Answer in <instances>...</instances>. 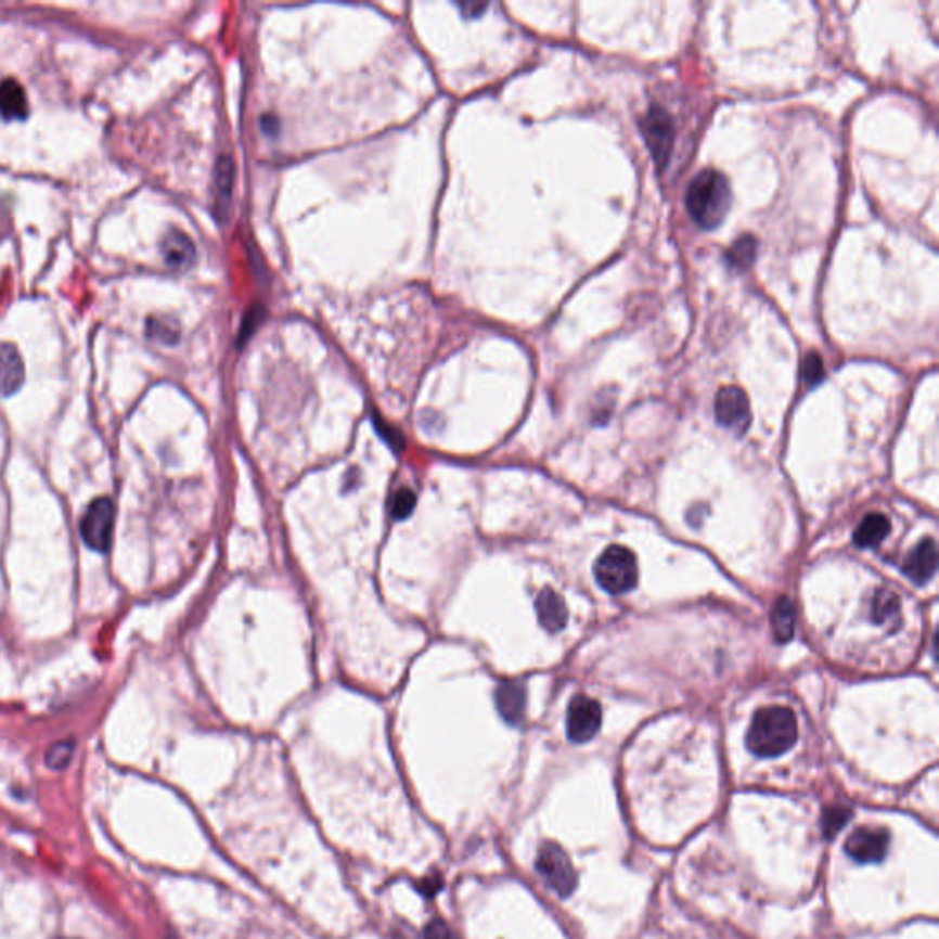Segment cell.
<instances>
[{
    "mask_svg": "<svg viewBox=\"0 0 939 939\" xmlns=\"http://www.w3.org/2000/svg\"><path fill=\"white\" fill-rule=\"evenodd\" d=\"M686 209L703 230L720 227L731 211L732 191L725 175L716 169L697 172L686 190Z\"/></svg>",
    "mask_w": 939,
    "mask_h": 939,
    "instance_id": "1",
    "label": "cell"
},
{
    "mask_svg": "<svg viewBox=\"0 0 939 939\" xmlns=\"http://www.w3.org/2000/svg\"><path fill=\"white\" fill-rule=\"evenodd\" d=\"M797 716L787 707L760 708L747 732V747L760 758L784 755L797 744Z\"/></svg>",
    "mask_w": 939,
    "mask_h": 939,
    "instance_id": "2",
    "label": "cell"
},
{
    "mask_svg": "<svg viewBox=\"0 0 939 939\" xmlns=\"http://www.w3.org/2000/svg\"><path fill=\"white\" fill-rule=\"evenodd\" d=\"M599 586L612 595H625L639 580L635 554L622 545H612L595 562Z\"/></svg>",
    "mask_w": 939,
    "mask_h": 939,
    "instance_id": "3",
    "label": "cell"
},
{
    "mask_svg": "<svg viewBox=\"0 0 939 939\" xmlns=\"http://www.w3.org/2000/svg\"><path fill=\"white\" fill-rule=\"evenodd\" d=\"M114 519H116V506L107 496L95 498L81 516V538L85 545L95 553H107L113 543Z\"/></svg>",
    "mask_w": 939,
    "mask_h": 939,
    "instance_id": "4",
    "label": "cell"
},
{
    "mask_svg": "<svg viewBox=\"0 0 939 939\" xmlns=\"http://www.w3.org/2000/svg\"><path fill=\"white\" fill-rule=\"evenodd\" d=\"M536 870L541 879L553 888L559 898H569L577 888V872L573 869L569 857L558 845L548 842L540 848L536 859Z\"/></svg>",
    "mask_w": 939,
    "mask_h": 939,
    "instance_id": "5",
    "label": "cell"
},
{
    "mask_svg": "<svg viewBox=\"0 0 939 939\" xmlns=\"http://www.w3.org/2000/svg\"><path fill=\"white\" fill-rule=\"evenodd\" d=\"M642 134L659 169H665L673 147V119L663 107H652L641 119Z\"/></svg>",
    "mask_w": 939,
    "mask_h": 939,
    "instance_id": "6",
    "label": "cell"
},
{
    "mask_svg": "<svg viewBox=\"0 0 939 939\" xmlns=\"http://www.w3.org/2000/svg\"><path fill=\"white\" fill-rule=\"evenodd\" d=\"M602 708L588 696L573 697L567 708V736L573 744H586L601 731Z\"/></svg>",
    "mask_w": 939,
    "mask_h": 939,
    "instance_id": "7",
    "label": "cell"
},
{
    "mask_svg": "<svg viewBox=\"0 0 939 939\" xmlns=\"http://www.w3.org/2000/svg\"><path fill=\"white\" fill-rule=\"evenodd\" d=\"M713 413L723 428L732 429L737 435L745 434V429L749 428V399L739 387L725 386L720 389L713 402Z\"/></svg>",
    "mask_w": 939,
    "mask_h": 939,
    "instance_id": "8",
    "label": "cell"
},
{
    "mask_svg": "<svg viewBox=\"0 0 939 939\" xmlns=\"http://www.w3.org/2000/svg\"><path fill=\"white\" fill-rule=\"evenodd\" d=\"M890 848V833L885 827L862 826L851 833L845 850L859 864H877L885 861Z\"/></svg>",
    "mask_w": 939,
    "mask_h": 939,
    "instance_id": "9",
    "label": "cell"
},
{
    "mask_svg": "<svg viewBox=\"0 0 939 939\" xmlns=\"http://www.w3.org/2000/svg\"><path fill=\"white\" fill-rule=\"evenodd\" d=\"M233 182H235V166L230 156H220L215 164L214 180V214L219 224H224L230 219V206H232Z\"/></svg>",
    "mask_w": 939,
    "mask_h": 939,
    "instance_id": "10",
    "label": "cell"
},
{
    "mask_svg": "<svg viewBox=\"0 0 939 939\" xmlns=\"http://www.w3.org/2000/svg\"><path fill=\"white\" fill-rule=\"evenodd\" d=\"M936 565H938L936 541L932 538H925L910 551L903 562V573L912 582L923 586L936 575Z\"/></svg>",
    "mask_w": 939,
    "mask_h": 939,
    "instance_id": "11",
    "label": "cell"
},
{
    "mask_svg": "<svg viewBox=\"0 0 939 939\" xmlns=\"http://www.w3.org/2000/svg\"><path fill=\"white\" fill-rule=\"evenodd\" d=\"M496 705L506 723L519 725L524 720L525 705H527L525 684L522 681H503L496 690Z\"/></svg>",
    "mask_w": 939,
    "mask_h": 939,
    "instance_id": "12",
    "label": "cell"
},
{
    "mask_svg": "<svg viewBox=\"0 0 939 939\" xmlns=\"http://www.w3.org/2000/svg\"><path fill=\"white\" fill-rule=\"evenodd\" d=\"M536 613L540 625L551 633L564 630L569 619L564 599L551 588L543 589L536 599Z\"/></svg>",
    "mask_w": 939,
    "mask_h": 939,
    "instance_id": "13",
    "label": "cell"
},
{
    "mask_svg": "<svg viewBox=\"0 0 939 939\" xmlns=\"http://www.w3.org/2000/svg\"><path fill=\"white\" fill-rule=\"evenodd\" d=\"M24 382V362L12 344H0V397L18 391Z\"/></svg>",
    "mask_w": 939,
    "mask_h": 939,
    "instance_id": "14",
    "label": "cell"
},
{
    "mask_svg": "<svg viewBox=\"0 0 939 939\" xmlns=\"http://www.w3.org/2000/svg\"><path fill=\"white\" fill-rule=\"evenodd\" d=\"M160 248L167 267L188 268L195 261V244L180 230H169L162 239Z\"/></svg>",
    "mask_w": 939,
    "mask_h": 939,
    "instance_id": "15",
    "label": "cell"
},
{
    "mask_svg": "<svg viewBox=\"0 0 939 939\" xmlns=\"http://www.w3.org/2000/svg\"><path fill=\"white\" fill-rule=\"evenodd\" d=\"M30 107L23 85L17 79L7 78L0 81V116L8 121H23L28 118Z\"/></svg>",
    "mask_w": 939,
    "mask_h": 939,
    "instance_id": "16",
    "label": "cell"
},
{
    "mask_svg": "<svg viewBox=\"0 0 939 939\" xmlns=\"http://www.w3.org/2000/svg\"><path fill=\"white\" fill-rule=\"evenodd\" d=\"M890 529H892V525L885 514L872 512L857 527L853 541H856L857 548L874 549L885 541L886 536L890 535Z\"/></svg>",
    "mask_w": 939,
    "mask_h": 939,
    "instance_id": "17",
    "label": "cell"
},
{
    "mask_svg": "<svg viewBox=\"0 0 939 939\" xmlns=\"http://www.w3.org/2000/svg\"><path fill=\"white\" fill-rule=\"evenodd\" d=\"M773 631L776 641L789 642L795 635V607L789 599L782 596L773 607Z\"/></svg>",
    "mask_w": 939,
    "mask_h": 939,
    "instance_id": "18",
    "label": "cell"
},
{
    "mask_svg": "<svg viewBox=\"0 0 939 939\" xmlns=\"http://www.w3.org/2000/svg\"><path fill=\"white\" fill-rule=\"evenodd\" d=\"M758 250V241L753 235H744L732 244L731 250L726 252V262L734 270H747L753 265Z\"/></svg>",
    "mask_w": 939,
    "mask_h": 939,
    "instance_id": "19",
    "label": "cell"
},
{
    "mask_svg": "<svg viewBox=\"0 0 939 939\" xmlns=\"http://www.w3.org/2000/svg\"><path fill=\"white\" fill-rule=\"evenodd\" d=\"M874 617L877 622L885 625L888 620H893L899 615V599L892 591H877L874 596Z\"/></svg>",
    "mask_w": 939,
    "mask_h": 939,
    "instance_id": "20",
    "label": "cell"
},
{
    "mask_svg": "<svg viewBox=\"0 0 939 939\" xmlns=\"http://www.w3.org/2000/svg\"><path fill=\"white\" fill-rule=\"evenodd\" d=\"M147 333L153 339H160L164 344H175V342H179L180 329L175 321L151 318L150 323H147Z\"/></svg>",
    "mask_w": 939,
    "mask_h": 939,
    "instance_id": "21",
    "label": "cell"
},
{
    "mask_svg": "<svg viewBox=\"0 0 939 939\" xmlns=\"http://www.w3.org/2000/svg\"><path fill=\"white\" fill-rule=\"evenodd\" d=\"M802 375L803 382L808 384V387L821 384L822 378H824V363H822V358L816 352H809L806 360H803Z\"/></svg>",
    "mask_w": 939,
    "mask_h": 939,
    "instance_id": "22",
    "label": "cell"
},
{
    "mask_svg": "<svg viewBox=\"0 0 939 939\" xmlns=\"http://www.w3.org/2000/svg\"><path fill=\"white\" fill-rule=\"evenodd\" d=\"M413 506H415V493L408 490V488H402L393 498V517L395 519H404V517L410 516L411 512H413Z\"/></svg>",
    "mask_w": 939,
    "mask_h": 939,
    "instance_id": "23",
    "label": "cell"
},
{
    "mask_svg": "<svg viewBox=\"0 0 939 939\" xmlns=\"http://www.w3.org/2000/svg\"><path fill=\"white\" fill-rule=\"evenodd\" d=\"M72 753H74V744H72V742H61V744H55L52 749L48 750V768H66L68 761H70Z\"/></svg>",
    "mask_w": 939,
    "mask_h": 939,
    "instance_id": "24",
    "label": "cell"
},
{
    "mask_svg": "<svg viewBox=\"0 0 939 939\" xmlns=\"http://www.w3.org/2000/svg\"><path fill=\"white\" fill-rule=\"evenodd\" d=\"M850 814V809L845 808H833L832 811H827L826 819H824V829H826L827 838H832V835L840 832L846 826Z\"/></svg>",
    "mask_w": 939,
    "mask_h": 939,
    "instance_id": "25",
    "label": "cell"
},
{
    "mask_svg": "<svg viewBox=\"0 0 939 939\" xmlns=\"http://www.w3.org/2000/svg\"><path fill=\"white\" fill-rule=\"evenodd\" d=\"M423 939H450V932H448V927L445 923L432 922L426 927V930H424Z\"/></svg>",
    "mask_w": 939,
    "mask_h": 939,
    "instance_id": "26",
    "label": "cell"
},
{
    "mask_svg": "<svg viewBox=\"0 0 939 939\" xmlns=\"http://www.w3.org/2000/svg\"><path fill=\"white\" fill-rule=\"evenodd\" d=\"M262 131L267 132V134H278L280 131V121L275 116H265L261 121Z\"/></svg>",
    "mask_w": 939,
    "mask_h": 939,
    "instance_id": "27",
    "label": "cell"
}]
</instances>
